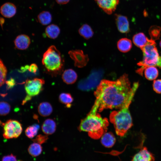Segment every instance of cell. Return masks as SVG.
<instances>
[{"label": "cell", "instance_id": "cell-32", "mask_svg": "<svg viewBox=\"0 0 161 161\" xmlns=\"http://www.w3.org/2000/svg\"><path fill=\"white\" fill-rule=\"evenodd\" d=\"M154 90L157 93L161 94V79L154 80L153 82Z\"/></svg>", "mask_w": 161, "mask_h": 161}, {"label": "cell", "instance_id": "cell-11", "mask_svg": "<svg viewBox=\"0 0 161 161\" xmlns=\"http://www.w3.org/2000/svg\"><path fill=\"white\" fill-rule=\"evenodd\" d=\"M115 23L118 31L123 33H127L130 31L129 24L127 17L124 16L116 14L114 15Z\"/></svg>", "mask_w": 161, "mask_h": 161}, {"label": "cell", "instance_id": "cell-12", "mask_svg": "<svg viewBox=\"0 0 161 161\" xmlns=\"http://www.w3.org/2000/svg\"><path fill=\"white\" fill-rule=\"evenodd\" d=\"M154 157L147 148L143 147L133 157L131 161H154Z\"/></svg>", "mask_w": 161, "mask_h": 161}, {"label": "cell", "instance_id": "cell-29", "mask_svg": "<svg viewBox=\"0 0 161 161\" xmlns=\"http://www.w3.org/2000/svg\"><path fill=\"white\" fill-rule=\"evenodd\" d=\"M0 84L1 86L4 84L6 81L7 70L6 66L1 59H0Z\"/></svg>", "mask_w": 161, "mask_h": 161}, {"label": "cell", "instance_id": "cell-38", "mask_svg": "<svg viewBox=\"0 0 161 161\" xmlns=\"http://www.w3.org/2000/svg\"><path fill=\"white\" fill-rule=\"evenodd\" d=\"M156 66L159 67L161 68V55L160 56L158 62Z\"/></svg>", "mask_w": 161, "mask_h": 161}, {"label": "cell", "instance_id": "cell-15", "mask_svg": "<svg viewBox=\"0 0 161 161\" xmlns=\"http://www.w3.org/2000/svg\"><path fill=\"white\" fill-rule=\"evenodd\" d=\"M62 79L66 83L71 84L76 81L78 75L72 69H68L64 71L62 74Z\"/></svg>", "mask_w": 161, "mask_h": 161}, {"label": "cell", "instance_id": "cell-28", "mask_svg": "<svg viewBox=\"0 0 161 161\" xmlns=\"http://www.w3.org/2000/svg\"><path fill=\"white\" fill-rule=\"evenodd\" d=\"M39 128V126L37 124L28 127L25 131L26 135L30 138H32L37 135Z\"/></svg>", "mask_w": 161, "mask_h": 161}, {"label": "cell", "instance_id": "cell-33", "mask_svg": "<svg viewBox=\"0 0 161 161\" xmlns=\"http://www.w3.org/2000/svg\"><path fill=\"white\" fill-rule=\"evenodd\" d=\"M2 161H17L16 157L11 154L10 155L4 156L2 159Z\"/></svg>", "mask_w": 161, "mask_h": 161}, {"label": "cell", "instance_id": "cell-24", "mask_svg": "<svg viewBox=\"0 0 161 161\" xmlns=\"http://www.w3.org/2000/svg\"><path fill=\"white\" fill-rule=\"evenodd\" d=\"M37 19L41 24L46 25L51 22L52 20V16L49 11H43L38 14L37 16Z\"/></svg>", "mask_w": 161, "mask_h": 161}, {"label": "cell", "instance_id": "cell-39", "mask_svg": "<svg viewBox=\"0 0 161 161\" xmlns=\"http://www.w3.org/2000/svg\"><path fill=\"white\" fill-rule=\"evenodd\" d=\"M160 47L161 48V40L160 42Z\"/></svg>", "mask_w": 161, "mask_h": 161}, {"label": "cell", "instance_id": "cell-7", "mask_svg": "<svg viewBox=\"0 0 161 161\" xmlns=\"http://www.w3.org/2000/svg\"><path fill=\"white\" fill-rule=\"evenodd\" d=\"M44 83L43 79L37 78L27 80L24 85L27 95L32 97L38 95L42 90Z\"/></svg>", "mask_w": 161, "mask_h": 161}, {"label": "cell", "instance_id": "cell-13", "mask_svg": "<svg viewBox=\"0 0 161 161\" xmlns=\"http://www.w3.org/2000/svg\"><path fill=\"white\" fill-rule=\"evenodd\" d=\"M0 13L4 17L10 18L13 17L16 13V7L11 2H6L3 4L0 8Z\"/></svg>", "mask_w": 161, "mask_h": 161}, {"label": "cell", "instance_id": "cell-36", "mask_svg": "<svg viewBox=\"0 0 161 161\" xmlns=\"http://www.w3.org/2000/svg\"><path fill=\"white\" fill-rule=\"evenodd\" d=\"M56 2L60 4H64L69 2L70 0H55Z\"/></svg>", "mask_w": 161, "mask_h": 161}, {"label": "cell", "instance_id": "cell-27", "mask_svg": "<svg viewBox=\"0 0 161 161\" xmlns=\"http://www.w3.org/2000/svg\"><path fill=\"white\" fill-rule=\"evenodd\" d=\"M61 102L65 104L67 107L71 106L73 99L71 95L69 93H63L61 94L59 97Z\"/></svg>", "mask_w": 161, "mask_h": 161}, {"label": "cell", "instance_id": "cell-22", "mask_svg": "<svg viewBox=\"0 0 161 161\" xmlns=\"http://www.w3.org/2000/svg\"><path fill=\"white\" fill-rule=\"evenodd\" d=\"M78 32L81 36L86 39L92 38L94 34L92 28L87 24H83L79 28Z\"/></svg>", "mask_w": 161, "mask_h": 161}, {"label": "cell", "instance_id": "cell-10", "mask_svg": "<svg viewBox=\"0 0 161 161\" xmlns=\"http://www.w3.org/2000/svg\"><path fill=\"white\" fill-rule=\"evenodd\" d=\"M98 6L106 14L110 15L116 10L119 0H95Z\"/></svg>", "mask_w": 161, "mask_h": 161}, {"label": "cell", "instance_id": "cell-25", "mask_svg": "<svg viewBox=\"0 0 161 161\" xmlns=\"http://www.w3.org/2000/svg\"><path fill=\"white\" fill-rule=\"evenodd\" d=\"M161 27L157 25L151 26L148 30V33L151 39L154 41L158 40L160 36Z\"/></svg>", "mask_w": 161, "mask_h": 161}, {"label": "cell", "instance_id": "cell-2", "mask_svg": "<svg viewBox=\"0 0 161 161\" xmlns=\"http://www.w3.org/2000/svg\"><path fill=\"white\" fill-rule=\"evenodd\" d=\"M98 110L97 106L94 104L86 117L81 120L78 128L80 131L88 132L89 136L94 139L101 137L109 125L108 119L97 113Z\"/></svg>", "mask_w": 161, "mask_h": 161}, {"label": "cell", "instance_id": "cell-8", "mask_svg": "<svg viewBox=\"0 0 161 161\" xmlns=\"http://www.w3.org/2000/svg\"><path fill=\"white\" fill-rule=\"evenodd\" d=\"M98 72H93L86 79L80 81L78 86L80 89L83 91H89L97 87L101 80V76H98L100 74Z\"/></svg>", "mask_w": 161, "mask_h": 161}, {"label": "cell", "instance_id": "cell-23", "mask_svg": "<svg viewBox=\"0 0 161 161\" xmlns=\"http://www.w3.org/2000/svg\"><path fill=\"white\" fill-rule=\"evenodd\" d=\"M159 72L155 66H149L146 67L144 70V75L147 80H152L156 79L158 77Z\"/></svg>", "mask_w": 161, "mask_h": 161}, {"label": "cell", "instance_id": "cell-9", "mask_svg": "<svg viewBox=\"0 0 161 161\" xmlns=\"http://www.w3.org/2000/svg\"><path fill=\"white\" fill-rule=\"evenodd\" d=\"M69 54L74 61L75 66L82 68L86 66L88 62L89 58L87 55L85 54L80 50L70 51Z\"/></svg>", "mask_w": 161, "mask_h": 161}, {"label": "cell", "instance_id": "cell-26", "mask_svg": "<svg viewBox=\"0 0 161 161\" xmlns=\"http://www.w3.org/2000/svg\"><path fill=\"white\" fill-rule=\"evenodd\" d=\"M28 150L30 155L36 157L41 153L42 147L41 144L34 143L29 146Z\"/></svg>", "mask_w": 161, "mask_h": 161}, {"label": "cell", "instance_id": "cell-35", "mask_svg": "<svg viewBox=\"0 0 161 161\" xmlns=\"http://www.w3.org/2000/svg\"><path fill=\"white\" fill-rule=\"evenodd\" d=\"M38 69V66L35 64H32L29 66L28 70L30 72L35 73Z\"/></svg>", "mask_w": 161, "mask_h": 161}, {"label": "cell", "instance_id": "cell-4", "mask_svg": "<svg viewBox=\"0 0 161 161\" xmlns=\"http://www.w3.org/2000/svg\"><path fill=\"white\" fill-rule=\"evenodd\" d=\"M64 60L60 52L54 45L49 47L44 54L43 65L52 76L57 75L63 70Z\"/></svg>", "mask_w": 161, "mask_h": 161}, {"label": "cell", "instance_id": "cell-34", "mask_svg": "<svg viewBox=\"0 0 161 161\" xmlns=\"http://www.w3.org/2000/svg\"><path fill=\"white\" fill-rule=\"evenodd\" d=\"M6 83L7 85V89L12 88L16 84L14 79L12 78L6 81Z\"/></svg>", "mask_w": 161, "mask_h": 161}, {"label": "cell", "instance_id": "cell-1", "mask_svg": "<svg viewBox=\"0 0 161 161\" xmlns=\"http://www.w3.org/2000/svg\"><path fill=\"white\" fill-rule=\"evenodd\" d=\"M139 86L138 82L131 87L128 75L124 74L115 81L102 80L94 92V104L100 112L105 109H120L131 103Z\"/></svg>", "mask_w": 161, "mask_h": 161}, {"label": "cell", "instance_id": "cell-6", "mask_svg": "<svg viewBox=\"0 0 161 161\" xmlns=\"http://www.w3.org/2000/svg\"><path fill=\"white\" fill-rule=\"evenodd\" d=\"M3 135L7 139L16 138L21 134L22 128L21 124L18 121L10 120L3 124Z\"/></svg>", "mask_w": 161, "mask_h": 161}, {"label": "cell", "instance_id": "cell-30", "mask_svg": "<svg viewBox=\"0 0 161 161\" xmlns=\"http://www.w3.org/2000/svg\"><path fill=\"white\" fill-rule=\"evenodd\" d=\"M10 110V106L7 103L2 101L0 102V113L1 115L4 116L8 114Z\"/></svg>", "mask_w": 161, "mask_h": 161}, {"label": "cell", "instance_id": "cell-18", "mask_svg": "<svg viewBox=\"0 0 161 161\" xmlns=\"http://www.w3.org/2000/svg\"><path fill=\"white\" fill-rule=\"evenodd\" d=\"M149 39L143 32H139L134 35L132 40L134 44L140 49L147 43Z\"/></svg>", "mask_w": 161, "mask_h": 161}, {"label": "cell", "instance_id": "cell-21", "mask_svg": "<svg viewBox=\"0 0 161 161\" xmlns=\"http://www.w3.org/2000/svg\"><path fill=\"white\" fill-rule=\"evenodd\" d=\"M47 36L52 39L56 38L59 35L60 30L59 27L55 24H51L46 27L45 30Z\"/></svg>", "mask_w": 161, "mask_h": 161}, {"label": "cell", "instance_id": "cell-5", "mask_svg": "<svg viewBox=\"0 0 161 161\" xmlns=\"http://www.w3.org/2000/svg\"><path fill=\"white\" fill-rule=\"evenodd\" d=\"M156 46L155 41L149 39L146 44L141 48L143 54V58L137 64L141 67L136 70V72L140 75L143 76V71L146 67L156 66L160 56Z\"/></svg>", "mask_w": 161, "mask_h": 161}, {"label": "cell", "instance_id": "cell-31", "mask_svg": "<svg viewBox=\"0 0 161 161\" xmlns=\"http://www.w3.org/2000/svg\"><path fill=\"white\" fill-rule=\"evenodd\" d=\"M48 138L47 135L39 134L37 135L35 139L32 140L34 143L41 144L45 143Z\"/></svg>", "mask_w": 161, "mask_h": 161}, {"label": "cell", "instance_id": "cell-17", "mask_svg": "<svg viewBox=\"0 0 161 161\" xmlns=\"http://www.w3.org/2000/svg\"><path fill=\"white\" fill-rule=\"evenodd\" d=\"M116 139L113 134L111 132H106L101 137L102 144L107 148H111L115 143Z\"/></svg>", "mask_w": 161, "mask_h": 161}, {"label": "cell", "instance_id": "cell-3", "mask_svg": "<svg viewBox=\"0 0 161 161\" xmlns=\"http://www.w3.org/2000/svg\"><path fill=\"white\" fill-rule=\"evenodd\" d=\"M126 105L118 111H114L110 114L109 120L114 125L116 134L123 137L133 126L132 118Z\"/></svg>", "mask_w": 161, "mask_h": 161}, {"label": "cell", "instance_id": "cell-19", "mask_svg": "<svg viewBox=\"0 0 161 161\" xmlns=\"http://www.w3.org/2000/svg\"><path fill=\"white\" fill-rule=\"evenodd\" d=\"M117 46L120 51L126 53L131 50L132 44L130 40L126 38H123L120 39L118 41Z\"/></svg>", "mask_w": 161, "mask_h": 161}, {"label": "cell", "instance_id": "cell-16", "mask_svg": "<svg viewBox=\"0 0 161 161\" xmlns=\"http://www.w3.org/2000/svg\"><path fill=\"white\" fill-rule=\"evenodd\" d=\"M56 124L55 121L51 119H48L44 122L41 129L43 132L47 135H50L55 132L56 129Z\"/></svg>", "mask_w": 161, "mask_h": 161}, {"label": "cell", "instance_id": "cell-14", "mask_svg": "<svg viewBox=\"0 0 161 161\" xmlns=\"http://www.w3.org/2000/svg\"><path fill=\"white\" fill-rule=\"evenodd\" d=\"M14 43L17 49L20 50H25L29 47L30 43V40L28 35L21 34L16 37Z\"/></svg>", "mask_w": 161, "mask_h": 161}, {"label": "cell", "instance_id": "cell-20", "mask_svg": "<svg viewBox=\"0 0 161 161\" xmlns=\"http://www.w3.org/2000/svg\"><path fill=\"white\" fill-rule=\"evenodd\" d=\"M39 114L42 116L47 117L52 112V108L51 104L47 102L40 103L38 107Z\"/></svg>", "mask_w": 161, "mask_h": 161}, {"label": "cell", "instance_id": "cell-37", "mask_svg": "<svg viewBox=\"0 0 161 161\" xmlns=\"http://www.w3.org/2000/svg\"><path fill=\"white\" fill-rule=\"evenodd\" d=\"M0 21L1 28L3 29V25L4 24L5 22L4 19L3 17H1L0 18Z\"/></svg>", "mask_w": 161, "mask_h": 161}]
</instances>
